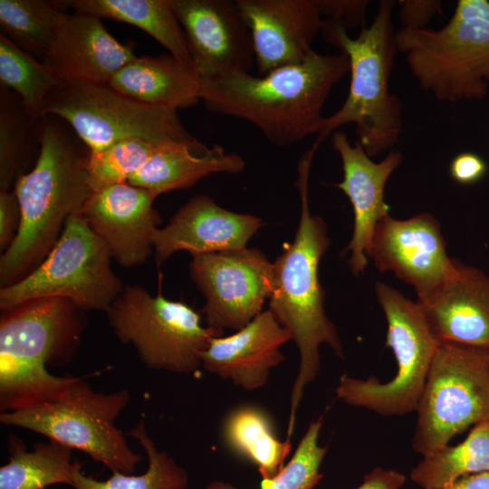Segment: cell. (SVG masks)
<instances>
[{
	"mask_svg": "<svg viewBox=\"0 0 489 489\" xmlns=\"http://www.w3.org/2000/svg\"><path fill=\"white\" fill-rule=\"evenodd\" d=\"M40 149L31 171L19 175L14 191L21 225L0 259L1 288L33 272L58 241L66 220L81 214L92 194L89 149L75 132L46 115L41 119Z\"/></svg>",
	"mask_w": 489,
	"mask_h": 489,
	"instance_id": "1",
	"label": "cell"
},
{
	"mask_svg": "<svg viewBox=\"0 0 489 489\" xmlns=\"http://www.w3.org/2000/svg\"><path fill=\"white\" fill-rule=\"evenodd\" d=\"M349 72L345 53L314 51L303 62L264 76L234 73L202 82L200 101L209 111L244 120L270 143L287 147L319 133L324 104Z\"/></svg>",
	"mask_w": 489,
	"mask_h": 489,
	"instance_id": "2",
	"label": "cell"
},
{
	"mask_svg": "<svg viewBox=\"0 0 489 489\" xmlns=\"http://www.w3.org/2000/svg\"><path fill=\"white\" fill-rule=\"evenodd\" d=\"M318 148L313 143L298 162L295 186L301 199L299 225L292 243L273 263V284L269 298L268 310L290 334L300 354L299 371L290 398L289 436L304 388L320 370V346L326 343L343 358L337 330L325 312V291L319 280V264L331 239L323 219L312 215L309 208L310 171Z\"/></svg>",
	"mask_w": 489,
	"mask_h": 489,
	"instance_id": "3",
	"label": "cell"
},
{
	"mask_svg": "<svg viewBox=\"0 0 489 489\" xmlns=\"http://www.w3.org/2000/svg\"><path fill=\"white\" fill-rule=\"evenodd\" d=\"M2 312L0 410L7 412L50 399L72 380L49 373L46 365H62L72 358L84 311L68 299L44 297Z\"/></svg>",
	"mask_w": 489,
	"mask_h": 489,
	"instance_id": "4",
	"label": "cell"
},
{
	"mask_svg": "<svg viewBox=\"0 0 489 489\" xmlns=\"http://www.w3.org/2000/svg\"><path fill=\"white\" fill-rule=\"evenodd\" d=\"M394 1L379 2L369 27L351 38L346 27L323 20L324 40L345 53L350 62V82L342 106L324 118L314 143L321 145L343 125L353 123L358 141L371 158L392 148L402 129V104L389 92L395 54L398 52L392 20Z\"/></svg>",
	"mask_w": 489,
	"mask_h": 489,
	"instance_id": "5",
	"label": "cell"
},
{
	"mask_svg": "<svg viewBox=\"0 0 489 489\" xmlns=\"http://www.w3.org/2000/svg\"><path fill=\"white\" fill-rule=\"evenodd\" d=\"M395 40L420 88L436 100L455 102L486 96L489 1L459 0L442 28H400Z\"/></svg>",
	"mask_w": 489,
	"mask_h": 489,
	"instance_id": "6",
	"label": "cell"
},
{
	"mask_svg": "<svg viewBox=\"0 0 489 489\" xmlns=\"http://www.w3.org/2000/svg\"><path fill=\"white\" fill-rule=\"evenodd\" d=\"M129 400L127 389L97 392L83 379L73 377L50 399L26 408L1 412L0 421L81 450L112 473L131 475L142 456L129 447L115 424Z\"/></svg>",
	"mask_w": 489,
	"mask_h": 489,
	"instance_id": "7",
	"label": "cell"
},
{
	"mask_svg": "<svg viewBox=\"0 0 489 489\" xmlns=\"http://www.w3.org/2000/svg\"><path fill=\"white\" fill-rule=\"evenodd\" d=\"M375 291L388 322L386 346L393 350L397 374L385 383L374 377L363 380L344 374L335 392L348 405L382 416H402L417 409L440 343L417 302L381 282L376 283Z\"/></svg>",
	"mask_w": 489,
	"mask_h": 489,
	"instance_id": "8",
	"label": "cell"
},
{
	"mask_svg": "<svg viewBox=\"0 0 489 489\" xmlns=\"http://www.w3.org/2000/svg\"><path fill=\"white\" fill-rule=\"evenodd\" d=\"M114 334L132 344L149 369L190 374L202 367V353L223 331L201 323V316L181 302L152 296L142 286H124L105 312Z\"/></svg>",
	"mask_w": 489,
	"mask_h": 489,
	"instance_id": "9",
	"label": "cell"
},
{
	"mask_svg": "<svg viewBox=\"0 0 489 489\" xmlns=\"http://www.w3.org/2000/svg\"><path fill=\"white\" fill-rule=\"evenodd\" d=\"M111 256L81 214L71 216L46 258L22 280L1 288L0 308L24 302L62 297L82 311H102L124 284L110 266Z\"/></svg>",
	"mask_w": 489,
	"mask_h": 489,
	"instance_id": "10",
	"label": "cell"
},
{
	"mask_svg": "<svg viewBox=\"0 0 489 489\" xmlns=\"http://www.w3.org/2000/svg\"><path fill=\"white\" fill-rule=\"evenodd\" d=\"M67 122L90 152L127 139L157 145L197 139L181 123L177 110L138 101L108 84H69L48 96L41 117Z\"/></svg>",
	"mask_w": 489,
	"mask_h": 489,
	"instance_id": "11",
	"label": "cell"
},
{
	"mask_svg": "<svg viewBox=\"0 0 489 489\" xmlns=\"http://www.w3.org/2000/svg\"><path fill=\"white\" fill-rule=\"evenodd\" d=\"M416 411L412 448L423 456L470 426L489 420L488 352L439 344Z\"/></svg>",
	"mask_w": 489,
	"mask_h": 489,
	"instance_id": "12",
	"label": "cell"
},
{
	"mask_svg": "<svg viewBox=\"0 0 489 489\" xmlns=\"http://www.w3.org/2000/svg\"><path fill=\"white\" fill-rule=\"evenodd\" d=\"M190 276L205 297L206 327L239 331L261 313L273 292V267L257 248L192 256Z\"/></svg>",
	"mask_w": 489,
	"mask_h": 489,
	"instance_id": "13",
	"label": "cell"
},
{
	"mask_svg": "<svg viewBox=\"0 0 489 489\" xmlns=\"http://www.w3.org/2000/svg\"><path fill=\"white\" fill-rule=\"evenodd\" d=\"M446 248L433 215L421 213L404 220L388 215L376 225L367 257L379 272H392L414 287L417 302L425 303L456 273L458 260L450 258Z\"/></svg>",
	"mask_w": 489,
	"mask_h": 489,
	"instance_id": "14",
	"label": "cell"
},
{
	"mask_svg": "<svg viewBox=\"0 0 489 489\" xmlns=\"http://www.w3.org/2000/svg\"><path fill=\"white\" fill-rule=\"evenodd\" d=\"M202 82L249 73L255 63L251 32L235 1L171 0Z\"/></svg>",
	"mask_w": 489,
	"mask_h": 489,
	"instance_id": "15",
	"label": "cell"
},
{
	"mask_svg": "<svg viewBox=\"0 0 489 489\" xmlns=\"http://www.w3.org/2000/svg\"><path fill=\"white\" fill-rule=\"evenodd\" d=\"M154 193L128 182L93 192L81 215L125 268L144 264L154 253L153 235L161 223Z\"/></svg>",
	"mask_w": 489,
	"mask_h": 489,
	"instance_id": "16",
	"label": "cell"
},
{
	"mask_svg": "<svg viewBox=\"0 0 489 489\" xmlns=\"http://www.w3.org/2000/svg\"><path fill=\"white\" fill-rule=\"evenodd\" d=\"M251 32L259 76L306 61L323 20L313 0H235Z\"/></svg>",
	"mask_w": 489,
	"mask_h": 489,
	"instance_id": "17",
	"label": "cell"
},
{
	"mask_svg": "<svg viewBox=\"0 0 489 489\" xmlns=\"http://www.w3.org/2000/svg\"><path fill=\"white\" fill-rule=\"evenodd\" d=\"M134 58L132 46L117 41L100 18L62 12L42 62L63 83L108 84Z\"/></svg>",
	"mask_w": 489,
	"mask_h": 489,
	"instance_id": "18",
	"label": "cell"
},
{
	"mask_svg": "<svg viewBox=\"0 0 489 489\" xmlns=\"http://www.w3.org/2000/svg\"><path fill=\"white\" fill-rule=\"evenodd\" d=\"M331 141L340 157L343 170L342 181L333 186L343 191L353 208V233L345 252H350L348 264L358 275L368 264L367 254L376 225L388 215L384 190L400 165L402 154L391 149L381 161L374 162L358 140L351 145L348 136L339 129L331 135Z\"/></svg>",
	"mask_w": 489,
	"mask_h": 489,
	"instance_id": "19",
	"label": "cell"
},
{
	"mask_svg": "<svg viewBox=\"0 0 489 489\" xmlns=\"http://www.w3.org/2000/svg\"><path fill=\"white\" fill-rule=\"evenodd\" d=\"M263 225L258 216L226 210L206 195L195 196L155 231V262L160 265L180 251L195 256L244 248Z\"/></svg>",
	"mask_w": 489,
	"mask_h": 489,
	"instance_id": "20",
	"label": "cell"
},
{
	"mask_svg": "<svg viewBox=\"0 0 489 489\" xmlns=\"http://www.w3.org/2000/svg\"><path fill=\"white\" fill-rule=\"evenodd\" d=\"M291 340L272 312L263 311L235 333L212 338L202 353V367L245 390H255L284 361L280 348Z\"/></svg>",
	"mask_w": 489,
	"mask_h": 489,
	"instance_id": "21",
	"label": "cell"
},
{
	"mask_svg": "<svg viewBox=\"0 0 489 489\" xmlns=\"http://www.w3.org/2000/svg\"><path fill=\"white\" fill-rule=\"evenodd\" d=\"M419 305L440 344L489 352V276L483 271L458 261L454 277Z\"/></svg>",
	"mask_w": 489,
	"mask_h": 489,
	"instance_id": "22",
	"label": "cell"
},
{
	"mask_svg": "<svg viewBox=\"0 0 489 489\" xmlns=\"http://www.w3.org/2000/svg\"><path fill=\"white\" fill-rule=\"evenodd\" d=\"M244 167L239 155L216 144L208 148L197 139L163 146L127 182L158 196L188 188L214 173H240Z\"/></svg>",
	"mask_w": 489,
	"mask_h": 489,
	"instance_id": "23",
	"label": "cell"
},
{
	"mask_svg": "<svg viewBox=\"0 0 489 489\" xmlns=\"http://www.w3.org/2000/svg\"><path fill=\"white\" fill-rule=\"evenodd\" d=\"M108 85L142 103L177 110L200 101L202 81L193 68L162 53L136 56Z\"/></svg>",
	"mask_w": 489,
	"mask_h": 489,
	"instance_id": "24",
	"label": "cell"
},
{
	"mask_svg": "<svg viewBox=\"0 0 489 489\" xmlns=\"http://www.w3.org/2000/svg\"><path fill=\"white\" fill-rule=\"evenodd\" d=\"M60 3L78 14L137 26L161 43L168 53L194 69L187 37L171 0H72Z\"/></svg>",
	"mask_w": 489,
	"mask_h": 489,
	"instance_id": "25",
	"label": "cell"
},
{
	"mask_svg": "<svg viewBox=\"0 0 489 489\" xmlns=\"http://www.w3.org/2000/svg\"><path fill=\"white\" fill-rule=\"evenodd\" d=\"M9 450V461L0 468V489H43L54 484L72 486V448L50 441L27 451L17 440L10 439Z\"/></svg>",
	"mask_w": 489,
	"mask_h": 489,
	"instance_id": "26",
	"label": "cell"
},
{
	"mask_svg": "<svg viewBox=\"0 0 489 489\" xmlns=\"http://www.w3.org/2000/svg\"><path fill=\"white\" fill-rule=\"evenodd\" d=\"M484 472H489V420L475 425L463 442L424 456L410 478L423 489H439Z\"/></svg>",
	"mask_w": 489,
	"mask_h": 489,
	"instance_id": "27",
	"label": "cell"
},
{
	"mask_svg": "<svg viewBox=\"0 0 489 489\" xmlns=\"http://www.w3.org/2000/svg\"><path fill=\"white\" fill-rule=\"evenodd\" d=\"M227 445L253 462L263 479L275 476L283 468L291 450L288 440L280 441L270 419L254 407H241L227 417L224 426Z\"/></svg>",
	"mask_w": 489,
	"mask_h": 489,
	"instance_id": "28",
	"label": "cell"
},
{
	"mask_svg": "<svg viewBox=\"0 0 489 489\" xmlns=\"http://www.w3.org/2000/svg\"><path fill=\"white\" fill-rule=\"evenodd\" d=\"M41 118L27 112L17 94L0 86V191L10 190L40 148Z\"/></svg>",
	"mask_w": 489,
	"mask_h": 489,
	"instance_id": "29",
	"label": "cell"
},
{
	"mask_svg": "<svg viewBox=\"0 0 489 489\" xmlns=\"http://www.w3.org/2000/svg\"><path fill=\"white\" fill-rule=\"evenodd\" d=\"M129 435L138 440L146 452L149 465L139 475L113 473L105 481H99L86 475L82 464L75 462L74 489H186L188 484L187 471L179 466L165 451H159L148 435L144 418L130 431Z\"/></svg>",
	"mask_w": 489,
	"mask_h": 489,
	"instance_id": "30",
	"label": "cell"
},
{
	"mask_svg": "<svg viewBox=\"0 0 489 489\" xmlns=\"http://www.w3.org/2000/svg\"><path fill=\"white\" fill-rule=\"evenodd\" d=\"M56 3L0 0L1 34L25 53L43 60L62 13Z\"/></svg>",
	"mask_w": 489,
	"mask_h": 489,
	"instance_id": "31",
	"label": "cell"
},
{
	"mask_svg": "<svg viewBox=\"0 0 489 489\" xmlns=\"http://www.w3.org/2000/svg\"><path fill=\"white\" fill-rule=\"evenodd\" d=\"M62 84L42 61L0 34V86L17 94L27 112L41 117L48 96Z\"/></svg>",
	"mask_w": 489,
	"mask_h": 489,
	"instance_id": "32",
	"label": "cell"
},
{
	"mask_svg": "<svg viewBox=\"0 0 489 489\" xmlns=\"http://www.w3.org/2000/svg\"><path fill=\"white\" fill-rule=\"evenodd\" d=\"M163 146L139 139H127L100 151H89L87 171L92 193L127 182Z\"/></svg>",
	"mask_w": 489,
	"mask_h": 489,
	"instance_id": "33",
	"label": "cell"
},
{
	"mask_svg": "<svg viewBox=\"0 0 489 489\" xmlns=\"http://www.w3.org/2000/svg\"><path fill=\"white\" fill-rule=\"evenodd\" d=\"M322 420H312L301 439L293 455L273 477L263 479L260 489H314L322 477L320 467L327 448L318 443ZM206 489H236L219 480L208 484Z\"/></svg>",
	"mask_w": 489,
	"mask_h": 489,
	"instance_id": "34",
	"label": "cell"
},
{
	"mask_svg": "<svg viewBox=\"0 0 489 489\" xmlns=\"http://www.w3.org/2000/svg\"><path fill=\"white\" fill-rule=\"evenodd\" d=\"M321 15L329 16L347 27L363 24L369 1L366 0H313Z\"/></svg>",
	"mask_w": 489,
	"mask_h": 489,
	"instance_id": "35",
	"label": "cell"
},
{
	"mask_svg": "<svg viewBox=\"0 0 489 489\" xmlns=\"http://www.w3.org/2000/svg\"><path fill=\"white\" fill-rule=\"evenodd\" d=\"M21 225V210L14 190L0 191V249L13 244Z\"/></svg>",
	"mask_w": 489,
	"mask_h": 489,
	"instance_id": "36",
	"label": "cell"
},
{
	"mask_svg": "<svg viewBox=\"0 0 489 489\" xmlns=\"http://www.w3.org/2000/svg\"><path fill=\"white\" fill-rule=\"evenodd\" d=\"M401 28L423 29L436 14H441V2L433 0L400 1Z\"/></svg>",
	"mask_w": 489,
	"mask_h": 489,
	"instance_id": "37",
	"label": "cell"
},
{
	"mask_svg": "<svg viewBox=\"0 0 489 489\" xmlns=\"http://www.w3.org/2000/svg\"><path fill=\"white\" fill-rule=\"evenodd\" d=\"M486 162L477 154L462 152L454 157L449 165V175L458 184L472 185L484 177Z\"/></svg>",
	"mask_w": 489,
	"mask_h": 489,
	"instance_id": "38",
	"label": "cell"
},
{
	"mask_svg": "<svg viewBox=\"0 0 489 489\" xmlns=\"http://www.w3.org/2000/svg\"><path fill=\"white\" fill-rule=\"evenodd\" d=\"M406 476L397 470L376 467L367 474L356 489H401Z\"/></svg>",
	"mask_w": 489,
	"mask_h": 489,
	"instance_id": "39",
	"label": "cell"
},
{
	"mask_svg": "<svg viewBox=\"0 0 489 489\" xmlns=\"http://www.w3.org/2000/svg\"><path fill=\"white\" fill-rule=\"evenodd\" d=\"M439 489H489V472L465 476Z\"/></svg>",
	"mask_w": 489,
	"mask_h": 489,
	"instance_id": "40",
	"label": "cell"
},
{
	"mask_svg": "<svg viewBox=\"0 0 489 489\" xmlns=\"http://www.w3.org/2000/svg\"><path fill=\"white\" fill-rule=\"evenodd\" d=\"M488 355H489V352H488Z\"/></svg>",
	"mask_w": 489,
	"mask_h": 489,
	"instance_id": "41",
	"label": "cell"
}]
</instances>
